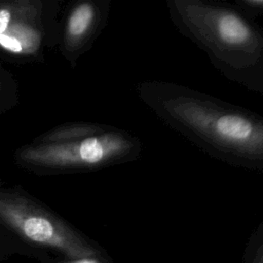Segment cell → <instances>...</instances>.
Listing matches in <instances>:
<instances>
[{
  "mask_svg": "<svg viewBox=\"0 0 263 263\" xmlns=\"http://www.w3.org/2000/svg\"><path fill=\"white\" fill-rule=\"evenodd\" d=\"M136 93L164 125L211 157L263 174V115L172 81H141Z\"/></svg>",
  "mask_w": 263,
  "mask_h": 263,
  "instance_id": "1",
  "label": "cell"
},
{
  "mask_svg": "<svg viewBox=\"0 0 263 263\" xmlns=\"http://www.w3.org/2000/svg\"><path fill=\"white\" fill-rule=\"evenodd\" d=\"M174 27L228 80L263 97V28L230 1L167 0Z\"/></svg>",
  "mask_w": 263,
  "mask_h": 263,
  "instance_id": "2",
  "label": "cell"
},
{
  "mask_svg": "<svg viewBox=\"0 0 263 263\" xmlns=\"http://www.w3.org/2000/svg\"><path fill=\"white\" fill-rule=\"evenodd\" d=\"M142 152L140 138L126 130L108 127L80 140L26 148L20 158L35 165L90 168L135 161Z\"/></svg>",
  "mask_w": 263,
  "mask_h": 263,
  "instance_id": "3",
  "label": "cell"
},
{
  "mask_svg": "<svg viewBox=\"0 0 263 263\" xmlns=\"http://www.w3.org/2000/svg\"><path fill=\"white\" fill-rule=\"evenodd\" d=\"M0 217L28 239L87 257L93 252L66 226L18 196H0Z\"/></svg>",
  "mask_w": 263,
  "mask_h": 263,
  "instance_id": "4",
  "label": "cell"
},
{
  "mask_svg": "<svg viewBox=\"0 0 263 263\" xmlns=\"http://www.w3.org/2000/svg\"><path fill=\"white\" fill-rule=\"evenodd\" d=\"M39 31L31 24L13 16L12 8H0V46L12 53L32 54L40 46Z\"/></svg>",
  "mask_w": 263,
  "mask_h": 263,
  "instance_id": "5",
  "label": "cell"
},
{
  "mask_svg": "<svg viewBox=\"0 0 263 263\" xmlns=\"http://www.w3.org/2000/svg\"><path fill=\"white\" fill-rule=\"evenodd\" d=\"M104 7L93 2H82L71 12L67 24V39L72 46H78L93 35L104 17Z\"/></svg>",
  "mask_w": 263,
  "mask_h": 263,
  "instance_id": "6",
  "label": "cell"
},
{
  "mask_svg": "<svg viewBox=\"0 0 263 263\" xmlns=\"http://www.w3.org/2000/svg\"><path fill=\"white\" fill-rule=\"evenodd\" d=\"M109 126H103L98 124H78L70 126L64 130L54 132L46 137V141H61V140H80L87 138L106 130Z\"/></svg>",
  "mask_w": 263,
  "mask_h": 263,
  "instance_id": "7",
  "label": "cell"
},
{
  "mask_svg": "<svg viewBox=\"0 0 263 263\" xmlns=\"http://www.w3.org/2000/svg\"><path fill=\"white\" fill-rule=\"evenodd\" d=\"M230 2L252 20L263 16V0H233Z\"/></svg>",
  "mask_w": 263,
  "mask_h": 263,
  "instance_id": "8",
  "label": "cell"
},
{
  "mask_svg": "<svg viewBox=\"0 0 263 263\" xmlns=\"http://www.w3.org/2000/svg\"><path fill=\"white\" fill-rule=\"evenodd\" d=\"M257 255H258V256H257V258H256V260H255L254 263H263V245H262V247L260 248V250H259V252H258Z\"/></svg>",
  "mask_w": 263,
  "mask_h": 263,
  "instance_id": "9",
  "label": "cell"
},
{
  "mask_svg": "<svg viewBox=\"0 0 263 263\" xmlns=\"http://www.w3.org/2000/svg\"><path fill=\"white\" fill-rule=\"evenodd\" d=\"M74 263H99V262L96 261V260H93V259H86V258H84V259L78 260V261H76V262H74Z\"/></svg>",
  "mask_w": 263,
  "mask_h": 263,
  "instance_id": "10",
  "label": "cell"
}]
</instances>
